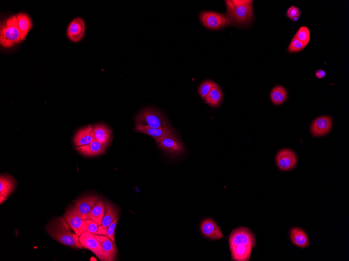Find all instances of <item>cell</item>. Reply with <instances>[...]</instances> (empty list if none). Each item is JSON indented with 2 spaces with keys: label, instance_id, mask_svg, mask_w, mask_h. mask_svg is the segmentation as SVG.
Wrapping results in <instances>:
<instances>
[{
  "label": "cell",
  "instance_id": "25",
  "mask_svg": "<svg viewBox=\"0 0 349 261\" xmlns=\"http://www.w3.org/2000/svg\"><path fill=\"white\" fill-rule=\"evenodd\" d=\"M223 95L220 87H214L206 96L205 101L210 106H219L222 101Z\"/></svg>",
  "mask_w": 349,
  "mask_h": 261
},
{
  "label": "cell",
  "instance_id": "4",
  "mask_svg": "<svg viewBox=\"0 0 349 261\" xmlns=\"http://www.w3.org/2000/svg\"><path fill=\"white\" fill-rule=\"evenodd\" d=\"M21 41L16 15L6 19L2 23L0 31V43L6 48L17 44Z\"/></svg>",
  "mask_w": 349,
  "mask_h": 261
},
{
  "label": "cell",
  "instance_id": "26",
  "mask_svg": "<svg viewBox=\"0 0 349 261\" xmlns=\"http://www.w3.org/2000/svg\"><path fill=\"white\" fill-rule=\"evenodd\" d=\"M15 188V182L13 179L7 176H2L0 179V195L4 196L6 199L12 192Z\"/></svg>",
  "mask_w": 349,
  "mask_h": 261
},
{
  "label": "cell",
  "instance_id": "7",
  "mask_svg": "<svg viewBox=\"0 0 349 261\" xmlns=\"http://www.w3.org/2000/svg\"><path fill=\"white\" fill-rule=\"evenodd\" d=\"M79 242L83 248L90 250L101 260L104 261L102 247L95 235L88 231H84L79 236Z\"/></svg>",
  "mask_w": 349,
  "mask_h": 261
},
{
  "label": "cell",
  "instance_id": "20",
  "mask_svg": "<svg viewBox=\"0 0 349 261\" xmlns=\"http://www.w3.org/2000/svg\"><path fill=\"white\" fill-rule=\"evenodd\" d=\"M93 127L89 125L79 130L74 138L76 148L86 146L94 141L92 135Z\"/></svg>",
  "mask_w": 349,
  "mask_h": 261
},
{
  "label": "cell",
  "instance_id": "5",
  "mask_svg": "<svg viewBox=\"0 0 349 261\" xmlns=\"http://www.w3.org/2000/svg\"><path fill=\"white\" fill-rule=\"evenodd\" d=\"M230 247L240 245H256V238L254 234L248 228L239 227L233 230L229 238Z\"/></svg>",
  "mask_w": 349,
  "mask_h": 261
},
{
  "label": "cell",
  "instance_id": "19",
  "mask_svg": "<svg viewBox=\"0 0 349 261\" xmlns=\"http://www.w3.org/2000/svg\"><path fill=\"white\" fill-rule=\"evenodd\" d=\"M92 135L95 141L102 143L108 144L112 139V130L103 124L94 126Z\"/></svg>",
  "mask_w": 349,
  "mask_h": 261
},
{
  "label": "cell",
  "instance_id": "14",
  "mask_svg": "<svg viewBox=\"0 0 349 261\" xmlns=\"http://www.w3.org/2000/svg\"><path fill=\"white\" fill-rule=\"evenodd\" d=\"M98 198L96 195H90L77 201L73 207L84 220H88L90 214Z\"/></svg>",
  "mask_w": 349,
  "mask_h": 261
},
{
  "label": "cell",
  "instance_id": "1",
  "mask_svg": "<svg viewBox=\"0 0 349 261\" xmlns=\"http://www.w3.org/2000/svg\"><path fill=\"white\" fill-rule=\"evenodd\" d=\"M253 0H226L227 26L248 27L254 18Z\"/></svg>",
  "mask_w": 349,
  "mask_h": 261
},
{
  "label": "cell",
  "instance_id": "3",
  "mask_svg": "<svg viewBox=\"0 0 349 261\" xmlns=\"http://www.w3.org/2000/svg\"><path fill=\"white\" fill-rule=\"evenodd\" d=\"M136 123L153 128H172L165 116L152 107H147L141 111L136 118Z\"/></svg>",
  "mask_w": 349,
  "mask_h": 261
},
{
  "label": "cell",
  "instance_id": "21",
  "mask_svg": "<svg viewBox=\"0 0 349 261\" xmlns=\"http://www.w3.org/2000/svg\"><path fill=\"white\" fill-rule=\"evenodd\" d=\"M230 247L232 260L248 261L250 259L252 251L254 247L250 245H240Z\"/></svg>",
  "mask_w": 349,
  "mask_h": 261
},
{
  "label": "cell",
  "instance_id": "27",
  "mask_svg": "<svg viewBox=\"0 0 349 261\" xmlns=\"http://www.w3.org/2000/svg\"><path fill=\"white\" fill-rule=\"evenodd\" d=\"M270 98L272 103L276 105H280L285 102L288 98L287 93L284 87L277 85L273 89L270 93Z\"/></svg>",
  "mask_w": 349,
  "mask_h": 261
},
{
  "label": "cell",
  "instance_id": "13",
  "mask_svg": "<svg viewBox=\"0 0 349 261\" xmlns=\"http://www.w3.org/2000/svg\"><path fill=\"white\" fill-rule=\"evenodd\" d=\"M331 117L323 116L315 119L312 123L311 131L315 137H320L328 134L332 127Z\"/></svg>",
  "mask_w": 349,
  "mask_h": 261
},
{
  "label": "cell",
  "instance_id": "30",
  "mask_svg": "<svg viewBox=\"0 0 349 261\" xmlns=\"http://www.w3.org/2000/svg\"><path fill=\"white\" fill-rule=\"evenodd\" d=\"M306 47L303 43L294 37L290 43L288 50L290 53H296L300 52Z\"/></svg>",
  "mask_w": 349,
  "mask_h": 261
},
{
  "label": "cell",
  "instance_id": "32",
  "mask_svg": "<svg viewBox=\"0 0 349 261\" xmlns=\"http://www.w3.org/2000/svg\"><path fill=\"white\" fill-rule=\"evenodd\" d=\"M301 15L300 10L293 6L290 7L287 12L286 16L293 21H297Z\"/></svg>",
  "mask_w": 349,
  "mask_h": 261
},
{
  "label": "cell",
  "instance_id": "11",
  "mask_svg": "<svg viewBox=\"0 0 349 261\" xmlns=\"http://www.w3.org/2000/svg\"><path fill=\"white\" fill-rule=\"evenodd\" d=\"M276 162L282 170H289L294 168L297 163V157L294 152L288 149H282L276 156Z\"/></svg>",
  "mask_w": 349,
  "mask_h": 261
},
{
  "label": "cell",
  "instance_id": "12",
  "mask_svg": "<svg viewBox=\"0 0 349 261\" xmlns=\"http://www.w3.org/2000/svg\"><path fill=\"white\" fill-rule=\"evenodd\" d=\"M100 243L104 255V261L115 260L118 250L116 245L106 235H95Z\"/></svg>",
  "mask_w": 349,
  "mask_h": 261
},
{
  "label": "cell",
  "instance_id": "28",
  "mask_svg": "<svg viewBox=\"0 0 349 261\" xmlns=\"http://www.w3.org/2000/svg\"><path fill=\"white\" fill-rule=\"evenodd\" d=\"M294 37L307 46L310 41V32L309 28L305 26L301 27Z\"/></svg>",
  "mask_w": 349,
  "mask_h": 261
},
{
  "label": "cell",
  "instance_id": "29",
  "mask_svg": "<svg viewBox=\"0 0 349 261\" xmlns=\"http://www.w3.org/2000/svg\"><path fill=\"white\" fill-rule=\"evenodd\" d=\"M214 87H220L214 82L211 80H207L203 82L199 88V94L202 99H205L206 96L210 91Z\"/></svg>",
  "mask_w": 349,
  "mask_h": 261
},
{
  "label": "cell",
  "instance_id": "18",
  "mask_svg": "<svg viewBox=\"0 0 349 261\" xmlns=\"http://www.w3.org/2000/svg\"><path fill=\"white\" fill-rule=\"evenodd\" d=\"M108 145L94 140L89 144L76 149L85 156L95 157L103 154Z\"/></svg>",
  "mask_w": 349,
  "mask_h": 261
},
{
  "label": "cell",
  "instance_id": "31",
  "mask_svg": "<svg viewBox=\"0 0 349 261\" xmlns=\"http://www.w3.org/2000/svg\"><path fill=\"white\" fill-rule=\"evenodd\" d=\"M119 217H117L113 221L112 224L108 227L106 236L110 238L115 245V233L117 225L119 221Z\"/></svg>",
  "mask_w": 349,
  "mask_h": 261
},
{
  "label": "cell",
  "instance_id": "33",
  "mask_svg": "<svg viewBox=\"0 0 349 261\" xmlns=\"http://www.w3.org/2000/svg\"><path fill=\"white\" fill-rule=\"evenodd\" d=\"M87 231H88L95 235H99L98 225L94 221L88 219L86 220Z\"/></svg>",
  "mask_w": 349,
  "mask_h": 261
},
{
  "label": "cell",
  "instance_id": "8",
  "mask_svg": "<svg viewBox=\"0 0 349 261\" xmlns=\"http://www.w3.org/2000/svg\"><path fill=\"white\" fill-rule=\"evenodd\" d=\"M63 217L79 237L83 232L87 231L86 220L82 218L73 207L69 209Z\"/></svg>",
  "mask_w": 349,
  "mask_h": 261
},
{
  "label": "cell",
  "instance_id": "22",
  "mask_svg": "<svg viewBox=\"0 0 349 261\" xmlns=\"http://www.w3.org/2000/svg\"><path fill=\"white\" fill-rule=\"evenodd\" d=\"M18 26L20 33L21 41H24L33 27V23L30 17L25 13H19L16 15Z\"/></svg>",
  "mask_w": 349,
  "mask_h": 261
},
{
  "label": "cell",
  "instance_id": "17",
  "mask_svg": "<svg viewBox=\"0 0 349 261\" xmlns=\"http://www.w3.org/2000/svg\"><path fill=\"white\" fill-rule=\"evenodd\" d=\"M118 212L116 208L112 204L107 202L106 203V212L102 225L98 226V235H106L108 227L118 217Z\"/></svg>",
  "mask_w": 349,
  "mask_h": 261
},
{
  "label": "cell",
  "instance_id": "10",
  "mask_svg": "<svg viewBox=\"0 0 349 261\" xmlns=\"http://www.w3.org/2000/svg\"><path fill=\"white\" fill-rule=\"evenodd\" d=\"M135 130L138 132L146 134L154 138L157 143L166 137L177 136L173 128H153L142 125L136 124Z\"/></svg>",
  "mask_w": 349,
  "mask_h": 261
},
{
  "label": "cell",
  "instance_id": "6",
  "mask_svg": "<svg viewBox=\"0 0 349 261\" xmlns=\"http://www.w3.org/2000/svg\"><path fill=\"white\" fill-rule=\"evenodd\" d=\"M200 17L203 24L210 30H219L227 26L226 16L223 14L211 11L203 12Z\"/></svg>",
  "mask_w": 349,
  "mask_h": 261
},
{
  "label": "cell",
  "instance_id": "9",
  "mask_svg": "<svg viewBox=\"0 0 349 261\" xmlns=\"http://www.w3.org/2000/svg\"><path fill=\"white\" fill-rule=\"evenodd\" d=\"M158 146L166 153L173 156L182 155L185 149L184 144L180 141L178 136L166 137L161 140Z\"/></svg>",
  "mask_w": 349,
  "mask_h": 261
},
{
  "label": "cell",
  "instance_id": "15",
  "mask_svg": "<svg viewBox=\"0 0 349 261\" xmlns=\"http://www.w3.org/2000/svg\"><path fill=\"white\" fill-rule=\"evenodd\" d=\"M203 235L211 240H219L224 238V235L219 226L211 219L204 220L201 226Z\"/></svg>",
  "mask_w": 349,
  "mask_h": 261
},
{
  "label": "cell",
  "instance_id": "23",
  "mask_svg": "<svg viewBox=\"0 0 349 261\" xmlns=\"http://www.w3.org/2000/svg\"><path fill=\"white\" fill-rule=\"evenodd\" d=\"M290 238L293 244L299 248H304L309 246V238L307 234L301 228L292 229L290 232Z\"/></svg>",
  "mask_w": 349,
  "mask_h": 261
},
{
  "label": "cell",
  "instance_id": "34",
  "mask_svg": "<svg viewBox=\"0 0 349 261\" xmlns=\"http://www.w3.org/2000/svg\"><path fill=\"white\" fill-rule=\"evenodd\" d=\"M326 74L325 72L322 70H319L315 73V75L318 79L322 78L325 76Z\"/></svg>",
  "mask_w": 349,
  "mask_h": 261
},
{
  "label": "cell",
  "instance_id": "2",
  "mask_svg": "<svg viewBox=\"0 0 349 261\" xmlns=\"http://www.w3.org/2000/svg\"><path fill=\"white\" fill-rule=\"evenodd\" d=\"M49 235L58 242L82 249L83 248L79 242V237L70 227L64 217H60L51 222L47 228Z\"/></svg>",
  "mask_w": 349,
  "mask_h": 261
},
{
  "label": "cell",
  "instance_id": "24",
  "mask_svg": "<svg viewBox=\"0 0 349 261\" xmlns=\"http://www.w3.org/2000/svg\"><path fill=\"white\" fill-rule=\"evenodd\" d=\"M105 212L106 204L102 199L98 198L90 214L89 219L94 221L98 226H101Z\"/></svg>",
  "mask_w": 349,
  "mask_h": 261
},
{
  "label": "cell",
  "instance_id": "16",
  "mask_svg": "<svg viewBox=\"0 0 349 261\" xmlns=\"http://www.w3.org/2000/svg\"><path fill=\"white\" fill-rule=\"evenodd\" d=\"M85 32V24L84 20L77 17L69 24L67 29V36L71 41L78 42L83 38Z\"/></svg>",
  "mask_w": 349,
  "mask_h": 261
}]
</instances>
